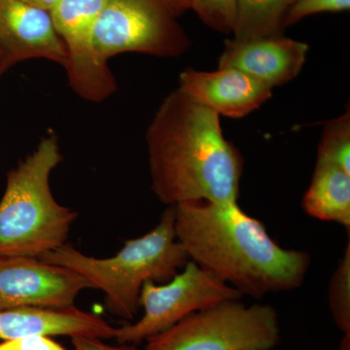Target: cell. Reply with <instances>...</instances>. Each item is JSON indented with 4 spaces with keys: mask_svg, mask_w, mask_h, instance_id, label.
Returning a JSON list of instances; mask_svg holds the SVG:
<instances>
[{
    "mask_svg": "<svg viewBox=\"0 0 350 350\" xmlns=\"http://www.w3.org/2000/svg\"><path fill=\"white\" fill-rule=\"evenodd\" d=\"M151 189L167 206L238 202L243 158L220 116L180 87L159 107L146 135Z\"/></svg>",
    "mask_w": 350,
    "mask_h": 350,
    "instance_id": "6da1fadb",
    "label": "cell"
},
{
    "mask_svg": "<svg viewBox=\"0 0 350 350\" xmlns=\"http://www.w3.org/2000/svg\"><path fill=\"white\" fill-rule=\"evenodd\" d=\"M174 230L190 261L243 296L261 299L300 288L310 269L306 251L282 247L238 202L176 204Z\"/></svg>",
    "mask_w": 350,
    "mask_h": 350,
    "instance_id": "7a4b0ae2",
    "label": "cell"
},
{
    "mask_svg": "<svg viewBox=\"0 0 350 350\" xmlns=\"http://www.w3.org/2000/svg\"><path fill=\"white\" fill-rule=\"evenodd\" d=\"M38 259L84 276L105 294L108 312L126 320L137 315L144 282H169L189 261L175 236L174 206H167L152 231L129 239L111 258L89 257L64 243Z\"/></svg>",
    "mask_w": 350,
    "mask_h": 350,
    "instance_id": "3957f363",
    "label": "cell"
},
{
    "mask_svg": "<svg viewBox=\"0 0 350 350\" xmlns=\"http://www.w3.org/2000/svg\"><path fill=\"white\" fill-rule=\"evenodd\" d=\"M56 135L7 174L0 200V256L39 258L66 243L77 214L53 197L52 170L61 163Z\"/></svg>",
    "mask_w": 350,
    "mask_h": 350,
    "instance_id": "277c9868",
    "label": "cell"
},
{
    "mask_svg": "<svg viewBox=\"0 0 350 350\" xmlns=\"http://www.w3.org/2000/svg\"><path fill=\"white\" fill-rule=\"evenodd\" d=\"M280 340L271 306L225 301L188 315L146 340V350H271Z\"/></svg>",
    "mask_w": 350,
    "mask_h": 350,
    "instance_id": "5b68a950",
    "label": "cell"
},
{
    "mask_svg": "<svg viewBox=\"0 0 350 350\" xmlns=\"http://www.w3.org/2000/svg\"><path fill=\"white\" fill-rule=\"evenodd\" d=\"M191 41L159 0H107L94 31L101 61L126 52L178 57Z\"/></svg>",
    "mask_w": 350,
    "mask_h": 350,
    "instance_id": "8992f818",
    "label": "cell"
},
{
    "mask_svg": "<svg viewBox=\"0 0 350 350\" xmlns=\"http://www.w3.org/2000/svg\"><path fill=\"white\" fill-rule=\"evenodd\" d=\"M241 297L238 290L189 260L167 284L144 282L139 296L144 317L135 323L117 328L115 340L119 345L146 342L192 313L222 301L241 300Z\"/></svg>",
    "mask_w": 350,
    "mask_h": 350,
    "instance_id": "52a82bcc",
    "label": "cell"
},
{
    "mask_svg": "<svg viewBox=\"0 0 350 350\" xmlns=\"http://www.w3.org/2000/svg\"><path fill=\"white\" fill-rule=\"evenodd\" d=\"M107 0H59L50 11L53 25L66 50L64 68L75 93L84 100L103 101L116 90L107 63L94 45V31Z\"/></svg>",
    "mask_w": 350,
    "mask_h": 350,
    "instance_id": "ba28073f",
    "label": "cell"
},
{
    "mask_svg": "<svg viewBox=\"0 0 350 350\" xmlns=\"http://www.w3.org/2000/svg\"><path fill=\"white\" fill-rule=\"evenodd\" d=\"M93 284L80 273L32 257L0 256V310L68 308Z\"/></svg>",
    "mask_w": 350,
    "mask_h": 350,
    "instance_id": "9c48e42d",
    "label": "cell"
},
{
    "mask_svg": "<svg viewBox=\"0 0 350 350\" xmlns=\"http://www.w3.org/2000/svg\"><path fill=\"white\" fill-rule=\"evenodd\" d=\"M36 57L66 64V47L50 12L21 0H0V77L16 64Z\"/></svg>",
    "mask_w": 350,
    "mask_h": 350,
    "instance_id": "30bf717a",
    "label": "cell"
},
{
    "mask_svg": "<svg viewBox=\"0 0 350 350\" xmlns=\"http://www.w3.org/2000/svg\"><path fill=\"white\" fill-rule=\"evenodd\" d=\"M308 49V44L284 34L251 41L228 39L218 68L238 69L273 89L299 75Z\"/></svg>",
    "mask_w": 350,
    "mask_h": 350,
    "instance_id": "8fae6325",
    "label": "cell"
},
{
    "mask_svg": "<svg viewBox=\"0 0 350 350\" xmlns=\"http://www.w3.org/2000/svg\"><path fill=\"white\" fill-rule=\"evenodd\" d=\"M179 87L195 100L228 118L247 116L273 96V89L234 68H186L179 76Z\"/></svg>",
    "mask_w": 350,
    "mask_h": 350,
    "instance_id": "7c38bea8",
    "label": "cell"
},
{
    "mask_svg": "<svg viewBox=\"0 0 350 350\" xmlns=\"http://www.w3.org/2000/svg\"><path fill=\"white\" fill-rule=\"evenodd\" d=\"M116 329L93 313L68 308H16L0 310V340L27 336L115 338Z\"/></svg>",
    "mask_w": 350,
    "mask_h": 350,
    "instance_id": "4fadbf2b",
    "label": "cell"
},
{
    "mask_svg": "<svg viewBox=\"0 0 350 350\" xmlns=\"http://www.w3.org/2000/svg\"><path fill=\"white\" fill-rule=\"evenodd\" d=\"M310 217L344 226L350 232V172L317 161L312 182L301 202Z\"/></svg>",
    "mask_w": 350,
    "mask_h": 350,
    "instance_id": "5bb4252c",
    "label": "cell"
},
{
    "mask_svg": "<svg viewBox=\"0 0 350 350\" xmlns=\"http://www.w3.org/2000/svg\"><path fill=\"white\" fill-rule=\"evenodd\" d=\"M295 0H237L234 39L257 40L283 36L284 18Z\"/></svg>",
    "mask_w": 350,
    "mask_h": 350,
    "instance_id": "9a60e30c",
    "label": "cell"
},
{
    "mask_svg": "<svg viewBox=\"0 0 350 350\" xmlns=\"http://www.w3.org/2000/svg\"><path fill=\"white\" fill-rule=\"evenodd\" d=\"M350 172V110L325 124L317 149V160Z\"/></svg>",
    "mask_w": 350,
    "mask_h": 350,
    "instance_id": "2e32d148",
    "label": "cell"
},
{
    "mask_svg": "<svg viewBox=\"0 0 350 350\" xmlns=\"http://www.w3.org/2000/svg\"><path fill=\"white\" fill-rule=\"evenodd\" d=\"M329 306L338 328L350 335V239L344 255L331 276L328 288Z\"/></svg>",
    "mask_w": 350,
    "mask_h": 350,
    "instance_id": "e0dca14e",
    "label": "cell"
},
{
    "mask_svg": "<svg viewBox=\"0 0 350 350\" xmlns=\"http://www.w3.org/2000/svg\"><path fill=\"white\" fill-rule=\"evenodd\" d=\"M190 9L213 31L225 34L234 31L237 0H190Z\"/></svg>",
    "mask_w": 350,
    "mask_h": 350,
    "instance_id": "ac0fdd59",
    "label": "cell"
},
{
    "mask_svg": "<svg viewBox=\"0 0 350 350\" xmlns=\"http://www.w3.org/2000/svg\"><path fill=\"white\" fill-rule=\"evenodd\" d=\"M350 0H295L284 18V29L314 14L349 10Z\"/></svg>",
    "mask_w": 350,
    "mask_h": 350,
    "instance_id": "d6986e66",
    "label": "cell"
},
{
    "mask_svg": "<svg viewBox=\"0 0 350 350\" xmlns=\"http://www.w3.org/2000/svg\"><path fill=\"white\" fill-rule=\"evenodd\" d=\"M0 350H66L48 336H27V337L1 340Z\"/></svg>",
    "mask_w": 350,
    "mask_h": 350,
    "instance_id": "ffe728a7",
    "label": "cell"
},
{
    "mask_svg": "<svg viewBox=\"0 0 350 350\" xmlns=\"http://www.w3.org/2000/svg\"><path fill=\"white\" fill-rule=\"evenodd\" d=\"M75 350H137V347L130 345H121L118 347H113L105 344L103 340L98 338L78 337L71 338Z\"/></svg>",
    "mask_w": 350,
    "mask_h": 350,
    "instance_id": "44dd1931",
    "label": "cell"
},
{
    "mask_svg": "<svg viewBox=\"0 0 350 350\" xmlns=\"http://www.w3.org/2000/svg\"><path fill=\"white\" fill-rule=\"evenodd\" d=\"M174 17H180L190 9V0H159Z\"/></svg>",
    "mask_w": 350,
    "mask_h": 350,
    "instance_id": "7402d4cb",
    "label": "cell"
},
{
    "mask_svg": "<svg viewBox=\"0 0 350 350\" xmlns=\"http://www.w3.org/2000/svg\"><path fill=\"white\" fill-rule=\"evenodd\" d=\"M21 1L33 8L50 12L56 6L59 0H21Z\"/></svg>",
    "mask_w": 350,
    "mask_h": 350,
    "instance_id": "603a6c76",
    "label": "cell"
},
{
    "mask_svg": "<svg viewBox=\"0 0 350 350\" xmlns=\"http://www.w3.org/2000/svg\"><path fill=\"white\" fill-rule=\"evenodd\" d=\"M340 350H350V335H344Z\"/></svg>",
    "mask_w": 350,
    "mask_h": 350,
    "instance_id": "cb8c5ba5",
    "label": "cell"
}]
</instances>
